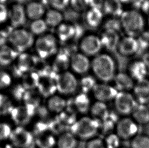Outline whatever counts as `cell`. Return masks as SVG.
I'll use <instances>...</instances> for the list:
<instances>
[{"label":"cell","instance_id":"1f68e13d","mask_svg":"<svg viewBox=\"0 0 149 148\" xmlns=\"http://www.w3.org/2000/svg\"><path fill=\"white\" fill-rule=\"evenodd\" d=\"M44 20L49 28H56L63 22L64 16L61 11L50 8L47 10Z\"/></svg>","mask_w":149,"mask_h":148},{"label":"cell","instance_id":"f546056e","mask_svg":"<svg viewBox=\"0 0 149 148\" xmlns=\"http://www.w3.org/2000/svg\"><path fill=\"white\" fill-rule=\"evenodd\" d=\"M56 146L58 148H77L79 140L72 132H62L56 138Z\"/></svg>","mask_w":149,"mask_h":148},{"label":"cell","instance_id":"2e32d148","mask_svg":"<svg viewBox=\"0 0 149 148\" xmlns=\"http://www.w3.org/2000/svg\"><path fill=\"white\" fill-rule=\"evenodd\" d=\"M36 110L26 104L14 107L10 114L12 120L17 126L24 127L29 123L31 119L34 116Z\"/></svg>","mask_w":149,"mask_h":148},{"label":"cell","instance_id":"11a10c76","mask_svg":"<svg viewBox=\"0 0 149 148\" xmlns=\"http://www.w3.org/2000/svg\"><path fill=\"white\" fill-rule=\"evenodd\" d=\"M122 4H133L137 0H120Z\"/></svg>","mask_w":149,"mask_h":148},{"label":"cell","instance_id":"4fadbf2b","mask_svg":"<svg viewBox=\"0 0 149 148\" xmlns=\"http://www.w3.org/2000/svg\"><path fill=\"white\" fill-rule=\"evenodd\" d=\"M70 68L74 74L84 76L91 70V61L83 53L76 52L71 57Z\"/></svg>","mask_w":149,"mask_h":148},{"label":"cell","instance_id":"f35d334b","mask_svg":"<svg viewBox=\"0 0 149 148\" xmlns=\"http://www.w3.org/2000/svg\"><path fill=\"white\" fill-rule=\"evenodd\" d=\"M58 118L63 126L70 127V128L77 120L76 113L67 109H65L63 112L58 114Z\"/></svg>","mask_w":149,"mask_h":148},{"label":"cell","instance_id":"d6a6232c","mask_svg":"<svg viewBox=\"0 0 149 148\" xmlns=\"http://www.w3.org/2000/svg\"><path fill=\"white\" fill-rule=\"evenodd\" d=\"M35 143L38 148H54L56 139L53 133L47 131L36 136Z\"/></svg>","mask_w":149,"mask_h":148},{"label":"cell","instance_id":"ffe728a7","mask_svg":"<svg viewBox=\"0 0 149 148\" xmlns=\"http://www.w3.org/2000/svg\"><path fill=\"white\" fill-rule=\"evenodd\" d=\"M56 79L47 76H40L37 89L42 97L48 98L56 94L57 91Z\"/></svg>","mask_w":149,"mask_h":148},{"label":"cell","instance_id":"6da1fadb","mask_svg":"<svg viewBox=\"0 0 149 148\" xmlns=\"http://www.w3.org/2000/svg\"><path fill=\"white\" fill-rule=\"evenodd\" d=\"M95 78L103 83L112 82L117 74V63L113 56L101 53L91 60V68Z\"/></svg>","mask_w":149,"mask_h":148},{"label":"cell","instance_id":"ba28073f","mask_svg":"<svg viewBox=\"0 0 149 148\" xmlns=\"http://www.w3.org/2000/svg\"><path fill=\"white\" fill-rule=\"evenodd\" d=\"M115 111L123 117L131 116L138 104L131 92H118L113 100Z\"/></svg>","mask_w":149,"mask_h":148},{"label":"cell","instance_id":"3957f363","mask_svg":"<svg viewBox=\"0 0 149 148\" xmlns=\"http://www.w3.org/2000/svg\"><path fill=\"white\" fill-rule=\"evenodd\" d=\"M99 121L91 117L83 116L71 127L70 132L79 140L87 142L96 137L99 131Z\"/></svg>","mask_w":149,"mask_h":148},{"label":"cell","instance_id":"603a6c76","mask_svg":"<svg viewBox=\"0 0 149 148\" xmlns=\"http://www.w3.org/2000/svg\"><path fill=\"white\" fill-rule=\"evenodd\" d=\"M24 7L27 18L32 21L42 18L47 11L45 4L40 1H32Z\"/></svg>","mask_w":149,"mask_h":148},{"label":"cell","instance_id":"83f0119b","mask_svg":"<svg viewBox=\"0 0 149 148\" xmlns=\"http://www.w3.org/2000/svg\"><path fill=\"white\" fill-rule=\"evenodd\" d=\"M70 56L63 51H58L53 62L52 69L58 74L68 71L70 65Z\"/></svg>","mask_w":149,"mask_h":148},{"label":"cell","instance_id":"f5cc1de1","mask_svg":"<svg viewBox=\"0 0 149 148\" xmlns=\"http://www.w3.org/2000/svg\"><path fill=\"white\" fill-rule=\"evenodd\" d=\"M11 29L8 31L3 29H0V47L8 43V36Z\"/></svg>","mask_w":149,"mask_h":148},{"label":"cell","instance_id":"60d3db41","mask_svg":"<svg viewBox=\"0 0 149 148\" xmlns=\"http://www.w3.org/2000/svg\"><path fill=\"white\" fill-rule=\"evenodd\" d=\"M116 123V122L109 118L101 121L99 124L98 133H100L105 136L114 133L113 131H115Z\"/></svg>","mask_w":149,"mask_h":148},{"label":"cell","instance_id":"4316f807","mask_svg":"<svg viewBox=\"0 0 149 148\" xmlns=\"http://www.w3.org/2000/svg\"><path fill=\"white\" fill-rule=\"evenodd\" d=\"M130 117L139 126L149 124V106L138 104Z\"/></svg>","mask_w":149,"mask_h":148},{"label":"cell","instance_id":"5b68a950","mask_svg":"<svg viewBox=\"0 0 149 148\" xmlns=\"http://www.w3.org/2000/svg\"><path fill=\"white\" fill-rule=\"evenodd\" d=\"M35 49L41 59H47L57 54L58 51V40L56 36L45 34L39 37L35 41Z\"/></svg>","mask_w":149,"mask_h":148},{"label":"cell","instance_id":"db71d44e","mask_svg":"<svg viewBox=\"0 0 149 148\" xmlns=\"http://www.w3.org/2000/svg\"><path fill=\"white\" fill-rule=\"evenodd\" d=\"M89 8H98L102 10L104 0H88Z\"/></svg>","mask_w":149,"mask_h":148},{"label":"cell","instance_id":"8fae6325","mask_svg":"<svg viewBox=\"0 0 149 148\" xmlns=\"http://www.w3.org/2000/svg\"><path fill=\"white\" fill-rule=\"evenodd\" d=\"M79 48L87 56L95 57L100 53L103 48L100 37L95 34L87 35L81 38Z\"/></svg>","mask_w":149,"mask_h":148},{"label":"cell","instance_id":"94428289","mask_svg":"<svg viewBox=\"0 0 149 148\" xmlns=\"http://www.w3.org/2000/svg\"><path fill=\"white\" fill-rule=\"evenodd\" d=\"M148 25H149V19H148Z\"/></svg>","mask_w":149,"mask_h":148},{"label":"cell","instance_id":"7402d4cb","mask_svg":"<svg viewBox=\"0 0 149 148\" xmlns=\"http://www.w3.org/2000/svg\"><path fill=\"white\" fill-rule=\"evenodd\" d=\"M104 13L98 8H89L85 12L84 20L87 26L96 28L102 24Z\"/></svg>","mask_w":149,"mask_h":148},{"label":"cell","instance_id":"ac0fdd59","mask_svg":"<svg viewBox=\"0 0 149 148\" xmlns=\"http://www.w3.org/2000/svg\"><path fill=\"white\" fill-rule=\"evenodd\" d=\"M131 92L137 104L149 106V79L135 82Z\"/></svg>","mask_w":149,"mask_h":148},{"label":"cell","instance_id":"4dcf8cb0","mask_svg":"<svg viewBox=\"0 0 149 148\" xmlns=\"http://www.w3.org/2000/svg\"><path fill=\"white\" fill-rule=\"evenodd\" d=\"M109 111L106 103L96 101L92 104L90 113L92 118L101 122L107 119Z\"/></svg>","mask_w":149,"mask_h":148},{"label":"cell","instance_id":"d6986e66","mask_svg":"<svg viewBox=\"0 0 149 148\" xmlns=\"http://www.w3.org/2000/svg\"><path fill=\"white\" fill-rule=\"evenodd\" d=\"M115 87L118 92H131L135 82L127 72L117 73L113 80Z\"/></svg>","mask_w":149,"mask_h":148},{"label":"cell","instance_id":"5bb4252c","mask_svg":"<svg viewBox=\"0 0 149 148\" xmlns=\"http://www.w3.org/2000/svg\"><path fill=\"white\" fill-rule=\"evenodd\" d=\"M8 8V22L11 27L13 28H22L28 19L24 6L22 4L13 3Z\"/></svg>","mask_w":149,"mask_h":148},{"label":"cell","instance_id":"7dc6e473","mask_svg":"<svg viewBox=\"0 0 149 148\" xmlns=\"http://www.w3.org/2000/svg\"><path fill=\"white\" fill-rule=\"evenodd\" d=\"M69 6L75 12H85L89 8L88 0H70Z\"/></svg>","mask_w":149,"mask_h":148},{"label":"cell","instance_id":"9c48e42d","mask_svg":"<svg viewBox=\"0 0 149 148\" xmlns=\"http://www.w3.org/2000/svg\"><path fill=\"white\" fill-rule=\"evenodd\" d=\"M9 140L14 148H31L35 143L32 132L22 126L13 129Z\"/></svg>","mask_w":149,"mask_h":148},{"label":"cell","instance_id":"bcb514c9","mask_svg":"<svg viewBox=\"0 0 149 148\" xmlns=\"http://www.w3.org/2000/svg\"><path fill=\"white\" fill-rule=\"evenodd\" d=\"M104 142L105 148H120L121 140L116 133H113L105 136Z\"/></svg>","mask_w":149,"mask_h":148},{"label":"cell","instance_id":"9f6ffc18","mask_svg":"<svg viewBox=\"0 0 149 148\" xmlns=\"http://www.w3.org/2000/svg\"><path fill=\"white\" fill-rule=\"evenodd\" d=\"M13 2V3H17V4H22L26 2V0H12Z\"/></svg>","mask_w":149,"mask_h":148},{"label":"cell","instance_id":"30bf717a","mask_svg":"<svg viewBox=\"0 0 149 148\" xmlns=\"http://www.w3.org/2000/svg\"><path fill=\"white\" fill-rule=\"evenodd\" d=\"M83 34V30L77 24L63 22L56 28V37L58 41L66 43L80 38Z\"/></svg>","mask_w":149,"mask_h":148},{"label":"cell","instance_id":"7c38bea8","mask_svg":"<svg viewBox=\"0 0 149 148\" xmlns=\"http://www.w3.org/2000/svg\"><path fill=\"white\" fill-rule=\"evenodd\" d=\"M91 92L96 101L107 104L115 100L118 91L113 85L101 82L96 84Z\"/></svg>","mask_w":149,"mask_h":148},{"label":"cell","instance_id":"277c9868","mask_svg":"<svg viewBox=\"0 0 149 148\" xmlns=\"http://www.w3.org/2000/svg\"><path fill=\"white\" fill-rule=\"evenodd\" d=\"M34 36L22 28H13L8 36V43L18 53H24L34 45Z\"/></svg>","mask_w":149,"mask_h":148},{"label":"cell","instance_id":"44dd1931","mask_svg":"<svg viewBox=\"0 0 149 148\" xmlns=\"http://www.w3.org/2000/svg\"><path fill=\"white\" fill-rule=\"evenodd\" d=\"M100 37L103 48L111 52L117 50L121 39L119 33L113 30H104Z\"/></svg>","mask_w":149,"mask_h":148},{"label":"cell","instance_id":"8992f818","mask_svg":"<svg viewBox=\"0 0 149 148\" xmlns=\"http://www.w3.org/2000/svg\"><path fill=\"white\" fill-rule=\"evenodd\" d=\"M56 82L57 92L63 96H71L79 89V80L75 74L69 71L58 74Z\"/></svg>","mask_w":149,"mask_h":148},{"label":"cell","instance_id":"8d00e7d4","mask_svg":"<svg viewBox=\"0 0 149 148\" xmlns=\"http://www.w3.org/2000/svg\"><path fill=\"white\" fill-rule=\"evenodd\" d=\"M49 28L44 19H39L33 20L30 25L29 30L34 36L39 37L45 34Z\"/></svg>","mask_w":149,"mask_h":148},{"label":"cell","instance_id":"74e56055","mask_svg":"<svg viewBox=\"0 0 149 148\" xmlns=\"http://www.w3.org/2000/svg\"><path fill=\"white\" fill-rule=\"evenodd\" d=\"M14 107L10 97L0 93V116L10 115Z\"/></svg>","mask_w":149,"mask_h":148},{"label":"cell","instance_id":"f907efd6","mask_svg":"<svg viewBox=\"0 0 149 148\" xmlns=\"http://www.w3.org/2000/svg\"><path fill=\"white\" fill-rule=\"evenodd\" d=\"M86 148H105V147L103 140L95 137L87 141Z\"/></svg>","mask_w":149,"mask_h":148},{"label":"cell","instance_id":"6f0895ef","mask_svg":"<svg viewBox=\"0 0 149 148\" xmlns=\"http://www.w3.org/2000/svg\"><path fill=\"white\" fill-rule=\"evenodd\" d=\"M8 0H0V3L1 4H4L6 3Z\"/></svg>","mask_w":149,"mask_h":148},{"label":"cell","instance_id":"d590c367","mask_svg":"<svg viewBox=\"0 0 149 148\" xmlns=\"http://www.w3.org/2000/svg\"><path fill=\"white\" fill-rule=\"evenodd\" d=\"M96 79L94 76L88 74L83 76L79 81V88L81 89V92L88 94L89 92H92L97 83Z\"/></svg>","mask_w":149,"mask_h":148},{"label":"cell","instance_id":"cb8c5ba5","mask_svg":"<svg viewBox=\"0 0 149 148\" xmlns=\"http://www.w3.org/2000/svg\"><path fill=\"white\" fill-rule=\"evenodd\" d=\"M67 100L60 94H55L47 98L46 108L52 114H60L66 109Z\"/></svg>","mask_w":149,"mask_h":148},{"label":"cell","instance_id":"d4e9b609","mask_svg":"<svg viewBox=\"0 0 149 148\" xmlns=\"http://www.w3.org/2000/svg\"><path fill=\"white\" fill-rule=\"evenodd\" d=\"M73 107L75 111L80 114H86L90 112L91 100L88 94L81 92L72 99Z\"/></svg>","mask_w":149,"mask_h":148},{"label":"cell","instance_id":"681fc988","mask_svg":"<svg viewBox=\"0 0 149 148\" xmlns=\"http://www.w3.org/2000/svg\"><path fill=\"white\" fill-rule=\"evenodd\" d=\"M13 129L9 124L4 122L0 123V141L9 139Z\"/></svg>","mask_w":149,"mask_h":148},{"label":"cell","instance_id":"680465c9","mask_svg":"<svg viewBox=\"0 0 149 148\" xmlns=\"http://www.w3.org/2000/svg\"><path fill=\"white\" fill-rule=\"evenodd\" d=\"M32 1H40V0H32Z\"/></svg>","mask_w":149,"mask_h":148},{"label":"cell","instance_id":"9a60e30c","mask_svg":"<svg viewBox=\"0 0 149 148\" xmlns=\"http://www.w3.org/2000/svg\"><path fill=\"white\" fill-rule=\"evenodd\" d=\"M116 51L125 57H130L138 54L139 46L137 38L127 35L121 38Z\"/></svg>","mask_w":149,"mask_h":148},{"label":"cell","instance_id":"b9f144b4","mask_svg":"<svg viewBox=\"0 0 149 148\" xmlns=\"http://www.w3.org/2000/svg\"><path fill=\"white\" fill-rule=\"evenodd\" d=\"M13 77L9 73L0 70V90H6L12 86Z\"/></svg>","mask_w":149,"mask_h":148},{"label":"cell","instance_id":"7a4b0ae2","mask_svg":"<svg viewBox=\"0 0 149 148\" xmlns=\"http://www.w3.org/2000/svg\"><path fill=\"white\" fill-rule=\"evenodd\" d=\"M120 19L122 30L127 36L137 38L146 30L144 15L135 9L124 11Z\"/></svg>","mask_w":149,"mask_h":148},{"label":"cell","instance_id":"816d5d0a","mask_svg":"<svg viewBox=\"0 0 149 148\" xmlns=\"http://www.w3.org/2000/svg\"><path fill=\"white\" fill-rule=\"evenodd\" d=\"M9 8L4 4L0 3V26L8 21Z\"/></svg>","mask_w":149,"mask_h":148},{"label":"cell","instance_id":"f6af8a7d","mask_svg":"<svg viewBox=\"0 0 149 148\" xmlns=\"http://www.w3.org/2000/svg\"><path fill=\"white\" fill-rule=\"evenodd\" d=\"M103 28L104 30H113L119 33L121 30H122L120 19L117 17H111V18L104 22Z\"/></svg>","mask_w":149,"mask_h":148},{"label":"cell","instance_id":"91938a15","mask_svg":"<svg viewBox=\"0 0 149 148\" xmlns=\"http://www.w3.org/2000/svg\"><path fill=\"white\" fill-rule=\"evenodd\" d=\"M120 148H126V147H120Z\"/></svg>","mask_w":149,"mask_h":148},{"label":"cell","instance_id":"f1b7e54d","mask_svg":"<svg viewBox=\"0 0 149 148\" xmlns=\"http://www.w3.org/2000/svg\"><path fill=\"white\" fill-rule=\"evenodd\" d=\"M122 4L120 0H104L103 12L111 17L120 18L124 12Z\"/></svg>","mask_w":149,"mask_h":148},{"label":"cell","instance_id":"836d02e7","mask_svg":"<svg viewBox=\"0 0 149 148\" xmlns=\"http://www.w3.org/2000/svg\"><path fill=\"white\" fill-rule=\"evenodd\" d=\"M22 85L26 91L36 90L38 86L40 76L36 72L31 71L22 76Z\"/></svg>","mask_w":149,"mask_h":148},{"label":"cell","instance_id":"c3c4849f","mask_svg":"<svg viewBox=\"0 0 149 148\" xmlns=\"http://www.w3.org/2000/svg\"><path fill=\"white\" fill-rule=\"evenodd\" d=\"M47 3L52 9L62 12L69 6L70 0H47Z\"/></svg>","mask_w":149,"mask_h":148},{"label":"cell","instance_id":"ee69618b","mask_svg":"<svg viewBox=\"0 0 149 148\" xmlns=\"http://www.w3.org/2000/svg\"><path fill=\"white\" fill-rule=\"evenodd\" d=\"M11 95L10 98L16 101H22L24 100V95L26 94V90L23 87L22 84L15 85V86L11 87Z\"/></svg>","mask_w":149,"mask_h":148},{"label":"cell","instance_id":"e0dca14e","mask_svg":"<svg viewBox=\"0 0 149 148\" xmlns=\"http://www.w3.org/2000/svg\"><path fill=\"white\" fill-rule=\"evenodd\" d=\"M127 73L135 82L147 79L149 74V66L144 60H133L127 66Z\"/></svg>","mask_w":149,"mask_h":148},{"label":"cell","instance_id":"e575fe53","mask_svg":"<svg viewBox=\"0 0 149 148\" xmlns=\"http://www.w3.org/2000/svg\"><path fill=\"white\" fill-rule=\"evenodd\" d=\"M42 98L37 90H29L26 91L23 101L24 104L36 110L40 106Z\"/></svg>","mask_w":149,"mask_h":148},{"label":"cell","instance_id":"52a82bcc","mask_svg":"<svg viewBox=\"0 0 149 148\" xmlns=\"http://www.w3.org/2000/svg\"><path fill=\"white\" fill-rule=\"evenodd\" d=\"M139 132V125L130 116L122 117L116 123L115 132L121 140H131Z\"/></svg>","mask_w":149,"mask_h":148},{"label":"cell","instance_id":"ab89813d","mask_svg":"<svg viewBox=\"0 0 149 148\" xmlns=\"http://www.w3.org/2000/svg\"><path fill=\"white\" fill-rule=\"evenodd\" d=\"M130 148H149V136L139 133L130 140Z\"/></svg>","mask_w":149,"mask_h":148},{"label":"cell","instance_id":"484cf974","mask_svg":"<svg viewBox=\"0 0 149 148\" xmlns=\"http://www.w3.org/2000/svg\"><path fill=\"white\" fill-rule=\"evenodd\" d=\"M19 54L8 44L0 47V66L6 67L14 64Z\"/></svg>","mask_w":149,"mask_h":148},{"label":"cell","instance_id":"6125c7cd","mask_svg":"<svg viewBox=\"0 0 149 148\" xmlns=\"http://www.w3.org/2000/svg\"></svg>","mask_w":149,"mask_h":148},{"label":"cell","instance_id":"7bdbcfd3","mask_svg":"<svg viewBox=\"0 0 149 148\" xmlns=\"http://www.w3.org/2000/svg\"><path fill=\"white\" fill-rule=\"evenodd\" d=\"M136 38L139 46V53L143 52L144 54L149 51V30H145Z\"/></svg>","mask_w":149,"mask_h":148}]
</instances>
